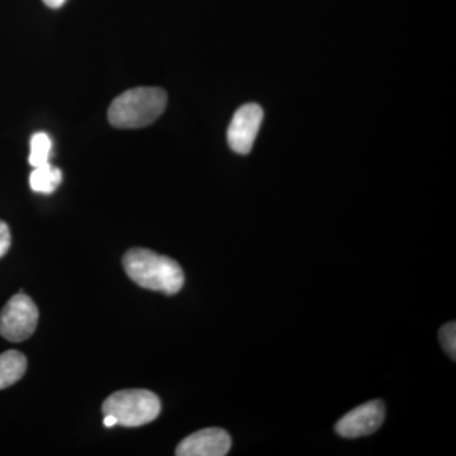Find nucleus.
<instances>
[{
    "mask_svg": "<svg viewBox=\"0 0 456 456\" xmlns=\"http://www.w3.org/2000/svg\"><path fill=\"white\" fill-rule=\"evenodd\" d=\"M123 266L131 281L145 289L174 296L184 285V273L175 260L147 248H132L123 257Z\"/></svg>",
    "mask_w": 456,
    "mask_h": 456,
    "instance_id": "obj_1",
    "label": "nucleus"
},
{
    "mask_svg": "<svg viewBox=\"0 0 456 456\" xmlns=\"http://www.w3.org/2000/svg\"><path fill=\"white\" fill-rule=\"evenodd\" d=\"M167 103V95L163 89L140 86L114 99L108 110V119L117 128L146 127L164 113Z\"/></svg>",
    "mask_w": 456,
    "mask_h": 456,
    "instance_id": "obj_2",
    "label": "nucleus"
},
{
    "mask_svg": "<svg viewBox=\"0 0 456 456\" xmlns=\"http://www.w3.org/2000/svg\"><path fill=\"white\" fill-rule=\"evenodd\" d=\"M104 415L116 417L118 425L139 428L160 415V399L146 389H125L110 395L102 406Z\"/></svg>",
    "mask_w": 456,
    "mask_h": 456,
    "instance_id": "obj_3",
    "label": "nucleus"
},
{
    "mask_svg": "<svg viewBox=\"0 0 456 456\" xmlns=\"http://www.w3.org/2000/svg\"><path fill=\"white\" fill-rule=\"evenodd\" d=\"M37 323V305L25 293L12 297L0 312V335L11 342L31 338Z\"/></svg>",
    "mask_w": 456,
    "mask_h": 456,
    "instance_id": "obj_4",
    "label": "nucleus"
},
{
    "mask_svg": "<svg viewBox=\"0 0 456 456\" xmlns=\"http://www.w3.org/2000/svg\"><path fill=\"white\" fill-rule=\"evenodd\" d=\"M263 118L259 104H245L236 110L227 130L228 145L236 154L248 155L253 150Z\"/></svg>",
    "mask_w": 456,
    "mask_h": 456,
    "instance_id": "obj_5",
    "label": "nucleus"
},
{
    "mask_svg": "<svg viewBox=\"0 0 456 456\" xmlns=\"http://www.w3.org/2000/svg\"><path fill=\"white\" fill-rule=\"evenodd\" d=\"M386 419V406L382 401L367 402L354 408L338 419L335 426L336 434L345 439L368 436L379 430Z\"/></svg>",
    "mask_w": 456,
    "mask_h": 456,
    "instance_id": "obj_6",
    "label": "nucleus"
},
{
    "mask_svg": "<svg viewBox=\"0 0 456 456\" xmlns=\"http://www.w3.org/2000/svg\"><path fill=\"white\" fill-rule=\"evenodd\" d=\"M231 449V437L222 428H203L189 435L175 450L178 456H224Z\"/></svg>",
    "mask_w": 456,
    "mask_h": 456,
    "instance_id": "obj_7",
    "label": "nucleus"
},
{
    "mask_svg": "<svg viewBox=\"0 0 456 456\" xmlns=\"http://www.w3.org/2000/svg\"><path fill=\"white\" fill-rule=\"evenodd\" d=\"M27 360L22 353L8 350L0 354V389L16 384L26 373Z\"/></svg>",
    "mask_w": 456,
    "mask_h": 456,
    "instance_id": "obj_8",
    "label": "nucleus"
},
{
    "mask_svg": "<svg viewBox=\"0 0 456 456\" xmlns=\"http://www.w3.org/2000/svg\"><path fill=\"white\" fill-rule=\"evenodd\" d=\"M61 182L62 171L50 163L36 167L29 175V185L36 193L53 194Z\"/></svg>",
    "mask_w": 456,
    "mask_h": 456,
    "instance_id": "obj_9",
    "label": "nucleus"
},
{
    "mask_svg": "<svg viewBox=\"0 0 456 456\" xmlns=\"http://www.w3.org/2000/svg\"><path fill=\"white\" fill-rule=\"evenodd\" d=\"M51 150H53V140L45 132H37L31 137L29 142V164L33 167H40L49 163Z\"/></svg>",
    "mask_w": 456,
    "mask_h": 456,
    "instance_id": "obj_10",
    "label": "nucleus"
},
{
    "mask_svg": "<svg viewBox=\"0 0 456 456\" xmlns=\"http://www.w3.org/2000/svg\"><path fill=\"white\" fill-rule=\"evenodd\" d=\"M440 344L452 360L456 359V323H446L440 330Z\"/></svg>",
    "mask_w": 456,
    "mask_h": 456,
    "instance_id": "obj_11",
    "label": "nucleus"
},
{
    "mask_svg": "<svg viewBox=\"0 0 456 456\" xmlns=\"http://www.w3.org/2000/svg\"><path fill=\"white\" fill-rule=\"evenodd\" d=\"M11 244L12 237L8 224L5 222L0 221V259L8 253Z\"/></svg>",
    "mask_w": 456,
    "mask_h": 456,
    "instance_id": "obj_12",
    "label": "nucleus"
},
{
    "mask_svg": "<svg viewBox=\"0 0 456 456\" xmlns=\"http://www.w3.org/2000/svg\"><path fill=\"white\" fill-rule=\"evenodd\" d=\"M103 425L110 428H113V426L118 425V421H117L116 417L112 415H104Z\"/></svg>",
    "mask_w": 456,
    "mask_h": 456,
    "instance_id": "obj_13",
    "label": "nucleus"
},
{
    "mask_svg": "<svg viewBox=\"0 0 456 456\" xmlns=\"http://www.w3.org/2000/svg\"><path fill=\"white\" fill-rule=\"evenodd\" d=\"M44 3L47 7L57 9L62 7V5L65 4L66 0H44Z\"/></svg>",
    "mask_w": 456,
    "mask_h": 456,
    "instance_id": "obj_14",
    "label": "nucleus"
}]
</instances>
